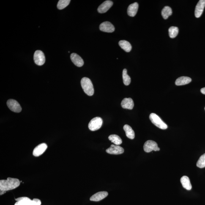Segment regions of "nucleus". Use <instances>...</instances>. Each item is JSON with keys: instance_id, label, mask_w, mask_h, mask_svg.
<instances>
[{"instance_id": "nucleus-4", "label": "nucleus", "mask_w": 205, "mask_h": 205, "mask_svg": "<svg viewBox=\"0 0 205 205\" xmlns=\"http://www.w3.org/2000/svg\"><path fill=\"white\" fill-rule=\"evenodd\" d=\"M102 120L100 117H95L91 120L88 125V127L92 131L98 130L101 127Z\"/></svg>"}, {"instance_id": "nucleus-12", "label": "nucleus", "mask_w": 205, "mask_h": 205, "mask_svg": "<svg viewBox=\"0 0 205 205\" xmlns=\"http://www.w3.org/2000/svg\"><path fill=\"white\" fill-rule=\"evenodd\" d=\"M113 2L111 1H106L99 6L98 11L100 13H104L108 11L113 5Z\"/></svg>"}, {"instance_id": "nucleus-26", "label": "nucleus", "mask_w": 205, "mask_h": 205, "mask_svg": "<svg viewBox=\"0 0 205 205\" xmlns=\"http://www.w3.org/2000/svg\"><path fill=\"white\" fill-rule=\"evenodd\" d=\"M70 1V0H60L57 5L58 8L62 10L69 5Z\"/></svg>"}, {"instance_id": "nucleus-30", "label": "nucleus", "mask_w": 205, "mask_h": 205, "mask_svg": "<svg viewBox=\"0 0 205 205\" xmlns=\"http://www.w3.org/2000/svg\"><path fill=\"white\" fill-rule=\"evenodd\" d=\"M6 191H4L0 190V195H2L4 194L5 193H6Z\"/></svg>"}, {"instance_id": "nucleus-31", "label": "nucleus", "mask_w": 205, "mask_h": 205, "mask_svg": "<svg viewBox=\"0 0 205 205\" xmlns=\"http://www.w3.org/2000/svg\"></svg>"}, {"instance_id": "nucleus-17", "label": "nucleus", "mask_w": 205, "mask_h": 205, "mask_svg": "<svg viewBox=\"0 0 205 205\" xmlns=\"http://www.w3.org/2000/svg\"><path fill=\"white\" fill-rule=\"evenodd\" d=\"M192 81L191 78L187 76L179 77L176 80L175 84L177 86H182V85L188 84Z\"/></svg>"}, {"instance_id": "nucleus-19", "label": "nucleus", "mask_w": 205, "mask_h": 205, "mask_svg": "<svg viewBox=\"0 0 205 205\" xmlns=\"http://www.w3.org/2000/svg\"><path fill=\"white\" fill-rule=\"evenodd\" d=\"M124 130L125 132L126 136L129 139L133 140L135 137V132L132 128V127L128 125H125L124 126Z\"/></svg>"}, {"instance_id": "nucleus-9", "label": "nucleus", "mask_w": 205, "mask_h": 205, "mask_svg": "<svg viewBox=\"0 0 205 205\" xmlns=\"http://www.w3.org/2000/svg\"><path fill=\"white\" fill-rule=\"evenodd\" d=\"M48 148L46 144L42 143L37 146L33 151V155L35 157H39L45 152Z\"/></svg>"}, {"instance_id": "nucleus-11", "label": "nucleus", "mask_w": 205, "mask_h": 205, "mask_svg": "<svg viewBox=\"0 0 205 205\" xmlns=\"http://www.w3.org/2000/svg\"><path fill=\"white\" fill-rule=\"evenodd\" d=\"M205 7V0H200L197 4L195 10V16L197 18L201 16Z\"/></svg>"}, {"instance_id": "nucleus-18", "label": "nucleus", "mask_w": 205, "mask_h": 205, "mask_svg": "<svg viewBox=\"0 0 205 205\" xmlns=\"http://www.w3.org/2000/svg\"><path fill=\"white\" fill-rule=\"evenodd\" d=\"M181 182L184 188L188 190H191L192 186L188 177L187 176L182 177L181 179Z\"/></svg>"}, {"instance_id": "nucleus-24", "label": "nucleus", "mask_w": 205, "mask_h": 205, "mask_svg": "<svg viewBox=\"0 0 205 205\" xmlns=\"http://www.w3.org/2000/svg\"><path fill=\"white\" fill-rule=\"evenodd\" d=\"M122 77L124 84L126 86H128L130 84L131 80L130 77L127 74V69H124L123 70Z\"/></svg>"}, {"instance_id": "nucleus-15", "label": "nucleus", "mask_w": 205, "mask_h": 205, "mask_svg": "<svg viewBox=\"0 0 205 205\" xmlns=\"http://www.w3.org/2000/svg\"><path fill=\"white\" fill-rule=\"evenodd\" d=\"M121 105L123 108L132 110L134 106L133 101L130 98H125L121 102Z\"/></svg>"}, {"instance_id": "nucleus-14", "label": "nucleus", "mask_w": 205, "mask_h": 205, "mask_svg": "<svg viewBox=\"0 0 205 205\" xmlns=\"http://www.w3.org/2000/svg\"><path fill=\"white\" fill-rule=\"evenodd\" d=\"M108 192H98V193L95 194L94 195L92 196L91 197L90 199L91 201H101L103 199L105 198L106 197L108 196Z\"/></svg>"}, {"instance_id": "nucleus-8", "label": "nucleus", "mask_w": 205, "mask_h": 205, "mask_svg": "<svg viewBox=\"0 0 205 205\" xmlns=\"http://www.w3.org/2000/svg\"><path fill=\"white\" fill-rule=\"evenodd\" d=\"M124 149L121 146L118 145L112 144L110 147L106 150L108 153L113 155H119L124 152Z\"/></svg>"}, {"instance_id": "nucleus-10", "label": "nucleus", "mask_w": 205, "mask_h": 205, "mask_svg": "<svg viewBox=\"0 0 205 205\" xmlns=\"http://www.w3.org/2000/svg\"><path fill=\"white\" fill-rule=\"evenodd\" d=\"M99 28L101 31L106 32L112 33L115 31L114 26L108 21L104 22L101 24Z\"/></svg>"}, {"instance_id": "nucleus-3", "label": "nucleus", "mask_w": 205, "mask_h": 205, "mask_svg": "<svg viewBox=\"0 0 205 205\" xmlns=\"http://www.w3.org/2000/svg\"><path fill=\"white\" fill-rule=\"evenodd\" d=\"M149 119L151 122L156 127L163 130L168 128V126L155 113H151L149 116Z\"/></svg>"}, {"instance_id": "nucleus-27", "label": "nucleus", "mask_w": 205, "mask_h": 205, "mask_svg": "<svg viewBox=\"0 0 205 205\" xmlns=\"http://www.w3.org/2000/svg\"><path fill=\"white\" fill-rule=\"evenodd\" d=\"M196 166L197 167L201 168L205 167V154L200 157L197 162Z\"/></svg>"}, {"instance_id": "nucleus-16", "label": "nucleus", "mask_w": 205, "mask_h": 205, "mask_svg": "<svg viewBox=\"0 0 205 205\" xmlns=\"http://www.w3.org/2000/svg\"><path fill=\"white\" fill-rule=\"evenodd\" d=\"M139 5L138 3L135 2L130 4L127 9V13L129 16L135 17L138 12Z\"/></svg>"}, {"instance_id": "nucleus-7", "label": "nucleus", "mask_w": 205, "mask_h": 205, "mask_svg": "<svg viewBox=\"0 0 205 205\" xmlns=\"http://www.w3.org/2000/svg\"><path fill=\"white\" fill-rule=\"evenodd\" d=\"M7 105L11 111L15 113H20L22 108L20 104L15 100L10 99L7 101Z\"/></svg>"}, {"instance_id": "nucleus-1", "label": "nucleus", "mask_w": 205, "mask_h": 205, "mask_svg": "<svg viewBox=\"0 0 205 205\" xmlns=\"http://www.w3.org/2000/svg\"><path fill=\"white\" fill-rule=\"evenodd\" d=\"M20 182L17 178L8 177L6 180L0 181V190L8 191L13 190L20 185Z\"/></svg>"}, {"instance_id": "nucleus-29", "label": "nucleus", "mask_w": 205, "mask_h": 205, "mask_svg": "<svg viewBox=\"0 0 205 205\" xmlns=\"http://www.w3.org/2000/svg\"><path fill=\"white\" fill-rule=\"evenodd\" d=\"M201 92L203 94L205 95V87L202 88L201 89Z\"/></svg>"}, {"instance_id": "nucleus-13", "label": "nucleus", "mask_w": 205, "mask_h": 205, "mask_svg": "<svg viewBox=\"0 0 205 205\" xmlns=\"http://www.w3.org/2000/svg\"><path fill=\"white\" fill-rule=\"evenodd\" d=\"M70 58L72 62L77 67H81L84 64L83 59L76 53H72L70 55Z\"/></svg>"}, {"instance_id": "nucleus-20", "label": "nucleus", "mask_w": 205, "mask_h": 205, "mask_svg": "<svg viewBox=\"0 0 205 205\" xmlns=\"http://www.w3.org/2000/svg\"><path fill=\"white\" fill-rule=\"evenodd\" d=\"M15 199L17 202L14 205H29L31 201L30 199L26 197H20Z\"/></svg>"}, {"instance_id": "nucleus-23", "label": "nucleus", "mask_w": 205, "mask_h": 205, "mask_svg": "<svg viewBox=\"0 0 205 205\" xmlns=\"http://www.w3.org/2000/svg\"><path fill=\"white\" fill-rule=\"evenodd\" d=\"M109 140L112 143H114L116 145H119L122 143V140L119 136L116 135H111L108 137Z\"/></svg>"}, {"instance_id": "nucleus-21", "label": "nucleus", "mask_w": 205, "mask_h": 205, "mask_svg": "<svg viewBox=\"0 0 205 205\" xmlns=\"http://www.w3.org/2000/svg\"><path fill=\"white\" fill-rule=\"evenodd\" d=\"M119 44L120 47L126 52H130L132 50L131 45L130 43L127 41L124 40L120 41Z\"/></svg>"}, {"instance_id": "nucleus-25", "label": "nucleus", "mask_w": 205, "mask_h": 205, "mask_svg": "<svg viewBox=\"0 0 205 205\" xmlns=\"http://www.w3.org/2000/svg\"><path fill=\"white\" fill-rule=\"evenodd\" d=\"M179 33V29L177 27H171L169 29V34L172 39L176 37Z\"/></svg>"}, {"instance_id": "nucleus-22", "label": "nucleus", "mask_w": 205, "mask_h": 205, "mask_svg": "<svg viewBox=\"0 0 205 205\" xmlns=\"http://www.w3.org/2000/svg\"><path fill=\"white\" fill-rule=\"evenodd\" d=\"M172 10L171 7L169 6L164 7L162 11V15L164 19L166 20L168 17L172 14Z\"/></svg>"}, {"instance_id": "nucleus-28", "label": "nucleus", "mask_w": 205, "mask_h": 205, "mask_svg": "<svg viewBox=\"0 0 205 205\" xmlns=\"http://www.w3.org/2000/svg\"><path fill=\"white\" fill-rule=\"evenodd\" d=\"M41 201L40 199H34L33 200H31L29 205H41Z\"/></svg>"}, {"instance_id": "nucleus-2", "label": "nucleus", "mask_w": 205, "mask_h": 205, "mask_svg": "<svg viewBox=\"0 0 205 205\" xmlns=\"http://www.w3.org/2000/svg\"><path fill=\"white\" fill-rule=\"evenodd\" d=\"M81 83L82 88L86 94L90 96L94 95V87L90 79L87 77H84L82 79Z\"/></svg>"}, {"instance_id": "nucleus-6", "label": "nucleus", "mask_w": 205, "mask_h": 205, "mask_svg": "<svg viewBox=\"0 0 205 205\" xmlns=\"http://www.w3.org/2000/svg\"><path fill=\"white\" fill-rule=\"evenodd\" d=\"M35 62L37 65L41 66L45 64V58L43 52L37 50L35 52L34 56Z\"/></svg>"}, {"instance_id": "nucleus-5", "label": "nucleus", "mask_w": 205, "mask_h": 205, "mask_svg": "<svg viewBox=\"0 0 205 205\" xmlns=\"http://www.w3.org/2000/svg\"><path fill=\"white\" fill-rule=\"evenodd\" d=\"M144 150L146 152H150L152 151H159L160 148L158 146L157 143L152 140H148L146 142L144 145Z\"/></svg>"}]
</instances>
